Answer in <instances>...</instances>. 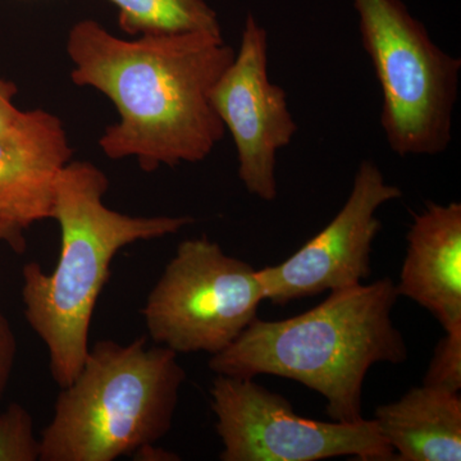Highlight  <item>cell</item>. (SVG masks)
<instances>
[{
    "mask_svg": "<svg viewBox=\"0 0 461 461\" xmlns=\"http://www.w3.org/2000/svg\"><path fill=\"white\" fill-rule=\"evenodd\" d=\"M108 177L87 162H69L54 190L51 220L60 229L53 271L38 262L23 269L25 318L47 346L51 377L60 388L74 381L89 354L91 320L121 249L175 235L191 217H131L108 208Z\"/></svg>",
    "mask_w": 461,
    "mask_h": 461,
    "instance_id": "3",
    "label": "cell"
},
{
    "mask_svg": "<svg viewBox=\"0 0 461 461\" xmlns=\"http://www.w3.org/2000/svg\"><path fill=\"white\" fill-rule=\"evenodd\" d=\"M71 156L59 118L41 109L25 112L0 135V218L23 230L51 220L57 178Z\"/></svg>",
    "mask_w": 461,
    "mask_h": 461,
    "instance_id": "10",
    "label": "cell"
},
{
    "mask_svg": "<svg viewBox=\"0 0 461 461\" xmlns=\"http://www.w3.org/2000/svg\"><path fill=\"white\" fill-rule=\"evenodd\" d=\"M423 384L460 393L461 390V330L445 332L436 345Z\"/></svg>",
    "mask_w": 461,
    "mask_h": 461,
    "instance_id": "15",
    "label": "cell"
},
{
    "mask_svg": "<svg viewBox=\"0 0 461 461\" xmlns=\"http://www.w3.org/2000/svg\"><path fill=\"white\" fill-rule=\"evenodd\" d=\"M165 346L140 338L90 346L62 387L41 436V461H113L138 455L171 429L186 372Z\"/></svg>",
    "mask_w": 461,
    "mask_h": 461,
    "instance_id": "4",
    "label": "cell"
},
{
    "mask_svg": "<svg viewBox=\"0 0 461 461\" xmlns=\"http://www.w3.org/2000/svg\"><path fill=\"white\" fill-rule=\"evenodd\" d=\"M16 95V84L0 77V135L14 129L25 114L14 105Z\"/></svg>",
    "mask_w": 461,
    "mask_h": 461,
    "instance_id": "17",
    "label": "cell"
},
{
    "mask_svg": "<svg viewBox=\"0 0 461 461\" xmlns=\"http://www.w3.org/2000/svg\"><path fill=\"white\" fill-rule=\"evenodd\" d=\"M406 244L397 294L429 311L445 332L461 330L460 203H427Z\"/></svg>",
    "mask_w": 461,
    "mask_h": 461,
    "instance_id": "11",
    "label": "cell"
},
{
    "mask_svg": "<svg viewBox=\"0 0 461 461\" xmlns=\"http://www.w3.org/2000/svg\"><path fill=\"white\" fill-rule=\"evenodd\" d=\"M17 357V339L11 323L0 311V399L5 395Z\"/></svg>",
    "mask_w": 461,
    "mask_h": 461,
    "instance_id": "16",
    "label": "cell"
},
{
    "mask_svg": "<svg viewBox=\"0 0 461 461\" xmlns=\"http://www.w3.org/2000/svg\"><path fill=\"white\" fill-rule=\"evenodd\" d=\"M72 81L104 94L120 113L99 140L111 159L135 157L145 172L198 163L222 140L211 90L235 58L222 35L187 32L123 41L95 21L69 32Z\"/></svg>",
    "mask_w": 461,
    "mask_h": 461,
    "instance_id": "1",
    "label": "cell"
},
{
    "mask_svg": "<svg viewBox=\"0 0 461 461\" xmlns=\"http://www.w3.org/2000/svg\"><path fill=\"white\" fill-rule=\"evenodd\" d=\"M41 454L32 415L21 403H11L0 412V461H38Z\"/></svg>",
    "mask_w": 461,
    "mask_h": 461,
    "instance_id": "14",
    "label": "cell"
},
{
    "mask_svg": "<svg viewBox=\"0 0 461 461\" xmlns=\"http://www.w3.org/2000/svg\"><path fill=\"white\" fill-rule=\"evenodd\" d=\"M373 420L395 461L461 460L460 393L412 387L396 402L378 406Z\"/></svg>",
    "mask_w": 461,
    "mask_h": 461,
    "instance_id": "12",
    "label": "cell"
},
{
    "mask_svg": "<svg viewBox=\"0 0 461 461\" xmlns=\"http://www.w3.org/2000/svg\"><path fill=\"white\" fill-rule=\"evenodd\" d=\"M211 104L238 151L239 178L263 202L277 199V153L288 147L297 123L287 94L269 80L268 33L249 14L240 50L211 90Z\"/></svg>",
    "mask_w": 461,
    "mask_h": 461,
    "instance_id": "9",
    "label": "cell"
},
{
    "mask_svg": "<svg viewBox=\"0 0 461 461\" xmlns=\"http://www.w3.org/2000/svg\"><path fill=\"white\" fill-rule=\"evenodd\" d=\"M212 411L222 461H318L354 457L393 461L375 420L357 423L309 420L256 378L215 375Z\"/></svg>",
    "mask_w": 461,
    "mask_h": 461,
    "instance_id": "7",
    "label": "cell"
},
{
    "mask_svg": "<svg viewBox=\"0 0 461 461\" xmlns=\"http://www.w3.org/2000/svg\"><path fill=\"white\" fill-rule=\"evenodd\" d=\"M263 302L257 269L203 236L178 245L141 314L157 345L213 357L257 320Z\"/></svg>",
    "mask_w": 461,
    "mask_h": 461,
    "instance_id": "6",
    "label": "cell"
},
{
    "mask_svg": "<svg viewBox=\"0 0 461 461\" xmlns=\"http://www.w3.org/2000/svg\"><path fill=\"white\" fill-rule=\"evenodd\" d=\"M402 196L373 160L364 159L333 220L285 262L257 269L266 302L286 305L363 284L371 276L373 242L382 227L378 209Z\"/></svg>",
    "mask_w": 461,
    "mask_h": 461,
    "instance_id": "8",
    "label": "cell"
},
{
    "mask_svg": "<svg viewBox=\"0 0 461 461\" xmlns=\"http://www.w3.org/2000/svg\"><path fill=\"white\" fill-rule=\"evenodd\" d=\"M0 242H5L17 253H23L26 247L23 230L3 220V218H0Z\"/></svg>",
    "mask_w": 461,
    "mask_h": 461,
    "instance_id": "18",
    "label": "cell"
},
{
    "mask_svg": "<svg viewBox=\"0 0 461 461\" xmlns=\"http://www.w3.org/2000/svg\"><path fill=\"white\" fill-rule=\"evenodd\" d=\"M396 284L330 291L320 305L282 321L257 320L222 353L209 360L215 375L293 379L320 393L332 420L363 417L364 381L375 364H402L409 350L393 321Z\"/></svg>",
    "mask_w": 461,
    "mask_h": 461,
    "instance_id": "2",
    "label": "cell"
},
{
    "mask_svg": "<svg viewBox=\"0 0 461 461\" xmlns=\"http://www.w3.org/2000/svg\"><path fill=\"white\" fill-rule=\"evenodd\" d=\"M382 91L381 126L397 156H437L453 139L460 58L430 39L402 0H354Z\"/></svg>",
    "mask_w": 461,
    "mask_h": 461,
    "instance_id": "5",
    "label": "cell"
},
{
    "mask_svg": "<svg viewBox=\"0 0 461 461\" xmlns=\"http://www.w3.org/2000/svg\"><path fill=\"white\" fill-rule=\"evenodd\" d=\"M118 9V25L129 35L187 32L222 35L220 20L205 0H108Z\"/></svg>",
    "mask_w": 461,
    "mask_h": 461,
    "instance_id": "13",
    "label": "cell"
}]
</instances>
